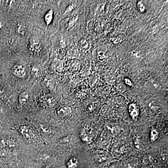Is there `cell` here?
Returning a JSON list of instances; mask_svg holds the SVG:
<instances>
[{"label":"cell","mask_w":168,"mask_h":168,"mask_svg":"<svg viewBox=\"0 0 168 168\" xmlns=\"http://www.w3.org/2000/svg\"><path fill=\"white\" fill-rule=\"evenodd\" d=\"M137 6H138V9L141 12H143L145 11V6H144V4L142 2H138Z\"/></svg>","instance_id":"34"},{"label":"cell","mask_w":168,"mask_h":168,"mask_svg":"<svg viewBox=\"0 0 168 168\" xmlns=\"http://www.w3.org/2000/svg\"><path fill=\"white\" fill-rule=\"evenodd\" d=\"M80 138L84 143L89 144L91 143L92 138L90 135L86 131V129H83L80 132Z\"/></svg>","instance_id":"13"},{"label":"cell","mask_w":168,"mask_h":168,"mask_svg":"<svg viewBox=\"0 0 168 168\" xmlns=\"http://www.w3.org/2000/svg\"><path fill=\"white\" fill-rule=\"evenodd\" d=\"M53 19V10H50L45 15L44 20L47 25H49L51 23Z\"/></svg>","instance_id":"23"},{"label":"cell","mask_w":168,"mask_h":168,"mask_svg":"<svg viewBox=\"0 0 168 168\" xmlns=\"http://www.w3.org/2000/svg\"><path fill=\"white\" fill-rule=\"evenodd\" d=\"M30 52L35 55H38L41 51V46L39 39L36 36H33L30 39L29 46Z\"/></svg>","instance_id":"1"},{"label":"cell","mask_w":168,"mask_h":168,"mask_svg":"<svg viewBox=\"0 0 168 168\" xmlns=\"http://www.w3.org/2000/svg\"><path fill=\"white\" fill-rule=\"evenodd\" d=\"M153 160L154 159L152 155L146 154L143 155L142 157V161L143 164L148 165V164H150L153 162Z\"/></svg>","instance_id":"21"},{"label":"cell","mask_w":168,"mask_h":168,"mask_svg":"<svg viewBox=\"0 0 168 168\" xmlns=\"http://www.w3.org/2000/svg\"><path fill=\"white\" fill-rule=\"evenodd\" d=\"M124 82L126 86H129L131 87L132 85V83L131 81L129 79H125L124 80Z\"/></svg>","instance_id":"37"},{"label":"cell","mask_w":168,"mask_h":168,"mask_svg":"<svg viewBox=\"0 0 168 168\" xmlns=\"http://www.w3.org/2000/svg\"><path fill=\"white\" fill-rule=\"evenodd\" d=\"M46 168V167H43V168Z\"/></svg>","instance_id":"42"},{"label":"cell","mask_w":168,"mask_h":168,"mask_svg":"<svg viewBox=\"0 0 168 168\" xmlns=\"http://www.w3.org/2000/svg\"><path fill=\"white\" fill-rule=\"evenodd\" d=\"M29 99V95L27 92H23L19 95V102L22 106L26 104Z\"/></svg>","instance_id":"19"},{"label":"cell","mask_w":168,"mask_h":168,"mask_svg":"<svg viewBox=\"0 0 168 168\" xmlns=\"http://www.w3.org/2000/svg\"><path fill=\"white\" fill-rule=\"evenodd\" d=\"M16 31L17 33L19 35L24 36L26 33V28L23 24L19 23L16 26Z\"/></svg>","instance_id":"22"},{"label":"cell","mask_w":168,"mask_h":168,"mask_svg":"<svg viewBox=\"0 0 168 168\" xmlns=\"http://www.w3.org/2000/svg\"><path fill=\"white\" fill-rule=\"evenodd\" d=\"M31 74L34 77H40L42 74L41 67L39 64H35L33 66L31 70Z\"/></svg>","instance_id":"17"},{"label":"cell","mask_w":168,"mask_h":168,"mask_svg":"<svg viewBox=\"0 0 168 168\" xmlns=\"http://www.w3.org/2000/svg\"><path fill=\"white\" fill-rule=\"evenodd\" d=\"M128 111H129V114L130 115V117H131L134 121H137L138 119V116L140 114L139 112V109L138 106L136 104L132 103L129 105L128 108Z\"/></svg>","instance_id":"9"},{"label":"cell","mask_w":168,"mask_h":168,"mask_svg":"<svg viewBox=\"0 0 168 168\" xmlns=\"http://www.w3.org/2000/svg\"><path fill=\"white\" fill-rule=\"evenodd\" d=\"M106 80L108 85H112L115 83L116 77L114 75L110 74L106 77Z\"/></svg>","instance_id":"26"},{"label":"cell","mask_w":168,"mask_h":168,"mask_svg":"<svg viewBox=\"0 0 168 168\" xmlns=\"http://www.w3.org/2000/svg\"><path fill=\"white\" fill-rule=\"evenodd\" d=\"M44 100L46 104L49 108H53L56 104V101L54 97L50 94H46L44 97Z\"/></svg>","instance_id":"16"},{"label":"cell","mask_w":168,"mask_h":168,"mask_svg":"<svg viewBox=\"0 0 168 168\" xmlns=\"http://www.w3.org/2000/svg\"><path fill=\"white\" fill-rule=\"evenodd\" d=\"M19 130L23 137L26 140H30L33 137V132L29 126L22 125L19 128Z\"/></svg>","instance_id":"11"},{"label":"cell","mask_w":168,"mask_h":168,"mask_svg":"<svg viewBox=\"0 0 168 168\" xmlns=\"http://www.w3.org/2000/svg\"><path fill=\"white\" fill-rule=\"evenodd\" d=\"M57 114L61 118H67L72 115V110L70 107L66 105L60 106L57 110Z\"/></svg>","instance_id":"4"},{"label":"cell","mask_w":168,"mask_h":168,"mask_svg":"<svg viewBox=\"0 0 168 168\" xmlns=\"http://www.w3.org/2000/svg\"><path fill=\"white\" fill-rule=\"evenodd\" d=\"M107 159L108 157L104 154H99L97 155V157H96V161L100 163L105 162L107 161Z\"/></svg>","instance_id":"28"},{"label":"cell","mask_w":168,"mask_h":168,"mask_svg":"<svg viewBox=\"0 0 168 168\" xmlns=\"http://www.w3.org/2000/svg\"><path fill=\"white\" fill-rule=\"evenodd\" d=\"M0 148L2 149L7 148V139L5 138L0 139Z\"/></svg>","instance_id":"33"},{"label":"cell","mask_w":168,"mask_h":168,"mask_svg":"<svg viewBox=\"0 0 168 168\" xmlns=\"http://www.w3.org/2000/svg\"><path fill=\"white\" fill-rule=\"evenodd\" d=\"M10 149H8L7 148L2 149V150L0 152V156L2 157H9L10 155Z\"/></svg>","instance_id":"31"},{"label":"cell","mask_w":168,"mask_h":168,"mask_svg":"<svg viewBox=\"0 0 168 168\" xmlns=\"http://www.w3.org/2000/svg\"><path fill=\"white\" fill-rule=\"evenodd\" d=\"M72 139V135H68L67 136H64L62 138H60L59 140V142L61 144H69L70 142V140Z\"/></svg>","instance_id":"25"},{"label":"cell","mask_w":168,"mask_h":168,"mask_svg":"<svg viewBox=\"0 0 168 168\" xmlns=\"http://www.w3.org/2000/svg\"><path fill=\"white\" fill-rule=\"evenodd\" d=\"M18 143L12 139H7V148L11 150L15 149L18 148Z\"/></svg>","instance_id":"20"},{"label":"cell","mask_w":168,"mask_h":168,"mask_svg":"<svg viewBox=\"0 0 168 168\" xmlns=\"http://www.w3.org/2000/svg\"><path fill=\"white\" fill-rule=\"evenodd\" d=\"M75 7V6L74 4H72L70 5L67 8V10H66V12H65V14L72 11L73 9H74Z\"/></svg>","instance_id":"36"},{"label":"cell","mask_w":168,"mask_h":168,"mask_svg":"<svg viewBox=\"0 0 168 168\" xmlns=\"http://www.w3.org/2000/svg\"><path fill=\"white\" fill-rule=\"evenodd\" d=\"M80 63L78 61H74L70 63V67L74 70H77L80 67Z\"/></svg>","instance_id":"30"},{"label":"cell","mask_w":168,"mask_h":168,"mask_svg":"<svg viewBox=\"0 0 168 168\" xmlns=\"http://www.w3.org/2000/svg\"><path fill=\"white\" fill-rule=\"evenodd\" d=\"M82 47L83 49H87L88 47V43L86 41H84L81 43Z\"/></svg>","instance_id":"38"},{"label":"cell","mask_w":168,"mask_h":168,"mask_svg":"<svg viewBox=\"0 0 168 168\" xmlns=\"http://www.w3.org/2000/svg\"><path fill=\"white\" fill-rule=\"evenodd\" d=\"M124 101V99L121 96H115L110 98L108 100L107 105L112 108H119L122 106Z\"/></svg>","instance_id":"5"},{"label":"cell","mask_w":168,"mask_h":168,"mask_svg":"<svg viewBox=\"0 0 168 168\" xmlns=\"http://www.w3.org/2000/svg\"><path fill=\"white\" fill-rule=\"evenodd\" d=\"M100 102L99 101H95L89 106L88 109L90 111H94L96 109L100 106Z\"/></svg>","instance_id":"29"},{"label":"cell","mask_w":168,"mask_h":168,"mask_svg":"<svg viewBox=\"0 0 168 168\" xmlns=\"http://www.w3.org/2000/svg\"><path fill=\"white\" fill-rule=\"evenodd\" d=\"M99 114L104 118H111L115 117V112L112 107L108 105H104L100 109Z\"/></svg>","instance_id":"3"},{"label":"cell","mask_w":168,"mask_h":168,"mask_svg":"<svg viewBox=\"0 0 168 168\" xmlns=\"http://www.w3.org/2000/svg\"><path fill=\"white\" fill-rule=\"evenodd\" d=\"M122 40V37H121V36H118L115 39V40H114V43H118L121 42Z\"/></svg>","instance_id":"39"},{"label":"cell","mask_w":168,"mask_h":168,"mask_svg":"<svg viewBox=\"0 0 168 168\" xmlns=\"http://www.w3.org/2000/svg\"><path fill=\"white\" fill-rule=\"evenodd\" d=\"M158 133L156 129H152L150 131V139L152 142H155L158 139Z\"/></svg>","instance_id":"27"},{"label":"cell","mask_w":168,"mask_h":168,"mask_svg":"<svg viewBox=\"0 0 168 168\" xmlns=\"http://www.w3.org/2000/svg\"><path fill=\"white\" fill-rule=\"evenodd\" d=\"M111 139L107 135H102L98 141V145L100 148L104 149H108L110 146Z\"/></svg>","instance_id":"7"},{"label":"cell","mask_w":168,"mask_h":168,"mask_svg":"<svg viewBox=\"0 0 168 168\" xmlns=\"http://www.w3.org/2000/svg\"><path fill=\"white\" fill-rule=\"evenodd\" d=\"M147 108L150 112L153 113H156L159 111L160 107L157 104L156 101H150L148 102L147 104Z\"/></svg>","instance_id":"15"},{"label":"cell","mask_w":168,"mask_h":168,"mask_svg":"<svg viewBox=\"0 0 168 168\" xmlns=\"http://www.w3.org/2000/svg\"><path fill=\"white\" fill-rule=\"evenodd\" d=\"M111 91V87L109 85H105L98 88L95 91L96 95L99 97H107L108 95Z\"/></svg>","instance_id":"12"},{"label":"cell","mask_w":168,"mask_h":168,"mask_svg":"<svg viewBox=\"0 0 168 168\" xmlns=\"http://www.w3.org/2000/svg\"><path fill=\"white\" fill-rule=\"evenodd\" d=\"M104 129L106 134L109 137H116L119 133L118 129L112 123H106L104 126Z\"/></svg>","instance_id":"6"},{"label":"cell","mask_w":168,"mask_h":168,"mask_svg":"<svg viewBox=\"0 0 168 168\" xmlns=\"http://www.w3.org/2000/svg\"><path fill=\"white\" fill-rule=\"evenodd\" d=\"M21 168V167H17V168Z\"/></svg>","instance_id":"41"},{"label":"cell","mask_w":168,"mask_h":168,"mask_svg":"<svg viewBox=\"0 0 168 168\" xmlns=\"http://www.w3.org/2000/svg\"><path fill=\"white\" fill-rule=\"evenodd\" d=\"M138 160L134 157H131L125 161L124 168H136L138 165Z\"/></svg>","instance_id":"14"},{"label":"cell","mask_w":168,"mask_h":168,"mask_svg":"<svg viewBox=\"0 0 168 168\" xmlns=\"http://www.w3.org/2000/svg\"><path fill=\"white\" fill-rule=\"evenodd\" d=\"M3 25L2 24V22H0V30L2 29V28H3Z\"/></svg>","instance_id":"40"},{"label":"cell","mask_w":168,"mask_h":168,"mask_svg":"<svg viewBox=\"0 0 168 168\" xmlns=\"http://www.w3.org/2000/svg\"><path fill=\"white\" fill-rule=\"evenodd\" d=\"M40 160H41V161H46V160H47L49 158V155H47L46 154H42L40 156Z\"/></svg>","instance_id":"35"},{"label":"cell","mask_w":168,"mask_h":168,"mask_svg":"<svg viewBox=\"0 0 168 168\" xmlns=\"http://www.w3.org/2000/svg\"><path fill=\"white\" fill-rule=\"evenodd\" d=\"M53 80L48 78V79H46L44 80V85L46 86V87H47L49 89H51L53 87Z\"/></svg>","instance_id":"32"},{"label":"cell","mask_w":168,"mask_h":168,"mask_svg":"<svg viewBox=\"0 0 168 168\" xmlns=\"http://www.w3.org/2000/svg\"><path fill=\"white\" fill-rule=\"evenodd\" d=\"M79 160L76 157H72L70 158L67 163V168H77L79 166Z\"/></svg>","instance_id":"18"},{"label":"cell","mask_w":168,"mask_h":168,"mask_svg":"<svg viewBox=\"0 0 168 168\" xmlns=\"http://www.w3.org/2000/svg\"><path fill=\"white\" fill-rule=\"evenodd\" d=\"M124 76L122 75H120L116 77V88L119 93H124L126 90L127 87L124 83Z\"/></svg>","instance_id":"10"},{"label":"cell","mask_w":168,"mask_h":168,"mask_svg":"<svg viewBox=\"0 0 168 168\" xmlns=\"http://www.w3.org/2000/svg\"><path fill=\"white\" fill-rule=\"evenodd\" d=\"M54 67L55 69V70L57 72H61L63 69V63L61 61L57 60L54 61Z\"/></svg>","instance_id":"24"},{"label":"cell","mask_w":168,"mask_h":168,"mask_svg":"<svg viewBox=\"0 0 168 168\" xmlns=\"http://www.w3.org/2000/svg\"><path fill=\"white\" fill-rule=\"evenodd\" d=\"M12 73L16 77L22 79L26 75L25 68L22 64H16L12 68Z\"/></svg>","instance_id":"8"},{"label":"cell","mask_w":168,"mask_h":168,"mask_svg":"<svg viewBox=\"0 0 168 168\" xmlns=\"http://www.w3.org/2000/svg\"><path fill=\"white\" fill-rule=\"evenodd\" d=\"M125 151V146L120 142H116L111 148V154L115 157H120L124 154Z\"/></svg>","instance_id":"2"}]
</instances>
